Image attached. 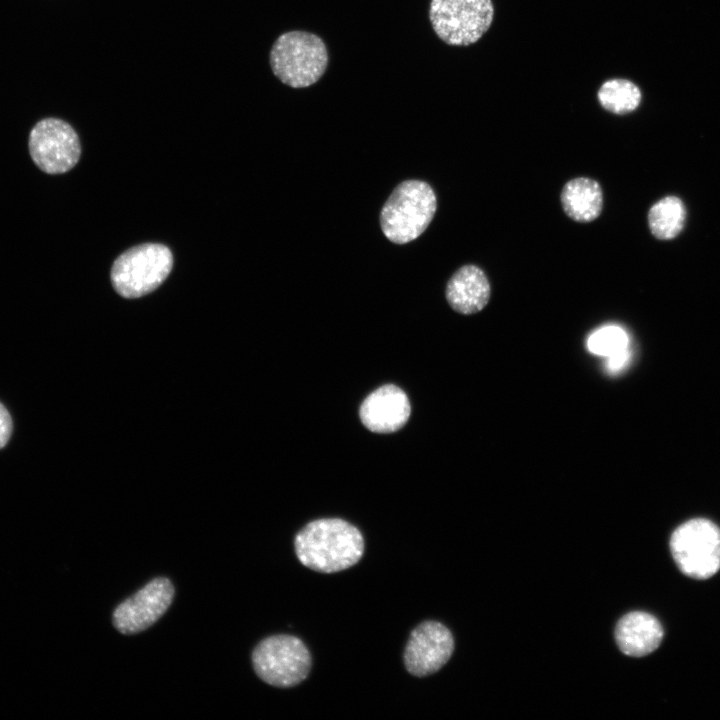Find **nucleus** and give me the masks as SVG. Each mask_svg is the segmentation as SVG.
I'll list each match as a JSON object with an SVG mask.
<instances>
[{"label":"nucleus","mask_w":720,"mask_h":720,"mask_svg":"<svg viewBox=\"0 0 720 720\" xmlns=\"http://www.w3.org/2000/svg\"><path fill=\"white\" fill-rule=\"evenodd\" d=\"M295 553L307 568L320 573L345 570L361 559L364 538L360 530L339 518L307 523L295 536Z\"/></svg>","instance_id":"nucleus-1"},{"label":"nucleus","mask_w":720,"mask_h":720,"mask_svg":"<svg viewBox=\"0 0 720 720\" xmlns=\"http://www.w3.org/2000/svg\"><path fill=\"white\" fill-rule=\"evenodd\" d=\"M436 195L429 184L406 180L393 190L380 213V226L388 240L405 244L418 238L436 212Z\"/></svg>","instance_id":"nucleus-2"},{"label":"nucleus","mask_w":720,"mask_h":720,"mask_svg":"<svg viewBox=\"0 0 720 720\" xmlns=\"http://www.w3.org/2000/svg\"><path fill=\"white\" fill-rule=\"evenodd\" d=\"M270 65L282 83L293 88L308 87L327 68V48L320 37L310 32H286L272 46Z\"/></svg>","instance_id":"nucleus-3"},{"label":"nucleus","mask_w":720,"mask_h":720,"mask_svg":"<svg viewBox=\"0 0 720 720\" xmlns=\"http://www.w3.org/2000/svg\"><path fill=\"white\" fill-rule=\"evenodd\" d=\"M173 266L170 249L159 243H145L123 252L111 268L114 289L125 298H138L158 288Z\"/></svg>","instance_id":"nucleus-4"},{"label":"nucleus","mask_w":720,"mask_h":720,"mask_svg":"<svg viewBox=\"0 0 720 720\" xmlns=\"http://www.w3.org/2000/svg\"><path fill=\"white\" fill-rule=\"evenodd\" d=\"M257 676L265 683L289 688L305 680L311 670V654L301 639L278 634L260 641L252 652Z\"/></svg>","instance_id":"nucleus-5"},{"label":"nucleus","mask_w":720,"mask_h":720,"mask_svg":"<svg viewBox=\"0 0 720 720\" xmlns=\"http://www.w3.org/2000/svg\"><path fill=\"white\" fill-rule=\"evenodd\" d=\"M670 549L683 574L710 578L720 568V529L710 520L691 519L672 533Z\"/></svg>","instance_id":"nucleus-6"},{"label":"nucleus","mask_w":720,"mask_h":720,"mask_svg":"<svg viewBox=\"0 0 720 720\" xmlns=\"http://www.w3.org/2000/svg\"><path fill=\"white\" fill-rule=\"evenodd\" d=\"M494 16L491 0H431L429 18L438 37L453 46L478 41Z\"/></svg>","instance_id":"nucleus-7"},{"label":"nucleus","mask_w":720,"mask_h":720,"mask_svg":"<svg viewBox=\"0 0 720 720\" xmlns=\"http://www.w3.org/2000/svg\"><path fill=\"white\" fill-rule=\"evenodd\" d=\"M28 148L34 164L47 174L68 172L78 163L81 154L76 131L57 118H45L34 125Z\"/></svg>","instance_id":"nucleus-8"},{"label":"nucleus","mask_w":720,"mask_h":720,"mask_svg":"<svg viewBox=\"0 0 720 720\" xmlns=\"http://www.w3.org/2000/svg\"><path fill=\"white\" fill-rule=\"evenodd\" d=\"M173 597L171 581L165 577L155 578L117 606L113 612V624L125 635L142 632L167 611Z\"/></svg>","instance_id":"nucleus-9"},{"label":"nucleus","mask_w":720,"mask_h":720,"mask_svg":"<svg viewBox=\"0 0 720 720\" xmlns=\"http://www.w3.org/2000/svg\"><path fill=\"white\" fill-rule=\"evenodd\" d=\"M454 651V638L440 622L424 621L416 626L404 650L406 670L416 677L431 675L440 670Z\"/></svg>","instance_id":"nucleus-10"},{"label":"nucleus","mask_w":720,"mask_h":720,"mask_svg":"<svg viewBox=\"0 0 720 720\" xmlns=\"http://www.w3.org/2000/svg\"><path fill=\"white\" fill-rule=\"evenodd\" d=\"M410 403L406 393L393 384L379 387L362 402L359 415L372 432L390 433L402 428L409 419Z\"/></svg>","instance_id":"nucleus-11"},{"label":"nucleus","mask_w":720,"mask_h":720,"mask_svg":"<svg viewBox=\"0 0 720 720\" xmlns=\"http://www.w3.org/2000/svg\"><path fill=\"white\" fill-rule=\"evenodd\" d=\"M662 625L653 615L633 611L624 615L615 628L619 649L632 657L646 656L655 651L663 639Z\"/></svg>","instance_id":"nucleus-12"},{"label":"nucleus","mask_w":720,"mask_h":720,"mask_svg":"<svg viewBox=\"0 0 720 720\" xmlns=\"http://www.w3.org/2000/svg\"><path fill=\"white\" fill-rule=\"evenodd\" d=\"M490 284L485 273L475 265L460 267L448 280L446 299L451 308L464 315L481 311L490 299Z\"/></svg>","instance_id":"nucleus-13"},{"label":"nucleus","mask_w":720,"mask_h":720,"mask_svg":"<svg viewBox=\"0 0 720 720\" xmlns=\"http://www.w3.org/2000/svg\"><path fill=\"white\" fill-rule=\"evenodd\" d=\"M561 204L565 214L572 220L588 223L595 220L603 207L600 184L588 177L568 181L561 192Z\"/></svg>","instance_id":"nucleus-14"},{"label":"nucleus","mask_w":720,"mask_h":720,"mask_svg":"<svg viewBox=\"0 0 720 720\" xmlns=\"http://www.w3.org/2000/svg\"><path fill=\"white\" fill-rule=\"evenodd\" d=\"M685 217V207L679 198H662L648 212L650 231L661 240L674 238L683 228Z\"/></svg>","instance_id":"nucleus-15"},{"label":"nucleus","mask_w":720,"mask_h":720,"mask_svg":"<svg viewBox=\"0 0 720 720\" xmlns=\"http://www.w3.org/2000/svg\"><path fill=\"white\" fill-rule=\"evenodd\" d=\"M598 100L605 110L614 114H626L639 106L641 92L638 86L629 80L611 79L601 85Z\"/></svg>","instance_id":"nucleus-16"},{"label":"nucleus","mask_w":720,"mask_h":720,"mask_svg":"<svg viewBox=\"0 0 720 720\" xmlns=\"http://www.w3.org/2000/svg\"><path fill=\"white\" fill-rule=\"evenodd\" d=\"M628 337L625 331L616 326H608L594 332L588 340L591 352L611 356L627 348Z\"/></svg>","instance_id":"nucleus-17"},{"label":"nucleus","mask_w":720,"mask_h":720,"mask_svg":"<svg viewBox=\"0 0 720 720\" xmlns=\"http://www.w3.org/2000/svg\"><path fill=\"white\" fill-rule=\"evenodd\" d=\"M12 431V420L7 409L0 403V448L6 445Z\"/></svg>","instance_id":"nucleus-18"},{"label":"nucleus","mask_w":720,"mask_h":720,"mask_svg":"<svg viewBox=\"0 0 720 720\" xmlns=\"http://www.w3.org/2000/svg\"><path fill=\"white\" fill-rule=\"evenodd\" d=\"M629 357H630V352H629L628 348H626L625 350H623L619 353L609 356V361L607 363L608 369L612 372H616V371L622 369L625 366V364L628 362Z\"/></svg>","instance_id":"nucleus-19"}]
</instances>
